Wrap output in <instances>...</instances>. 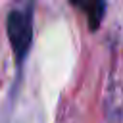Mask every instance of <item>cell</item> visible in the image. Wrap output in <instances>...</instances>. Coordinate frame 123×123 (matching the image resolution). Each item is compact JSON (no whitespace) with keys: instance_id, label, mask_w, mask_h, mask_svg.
Wrapping results in <instances>:
<instances>
[{"instance_id":"6da1fadb","label":"cell","mask_w":123,"mask_h":123,"mask_svg":"<svg viewBox=\"0 0 123 123\" xmlns=\"http://www.w3.org/2000/svg\"><path fill=\"white\" fill-rule=\"evenodd\" d=\"M33 12H35V2L23 0L17 2L8 13V21H6L8 38L19 65L25 62L33 42Z\"/></svg>"},{"instance_id":"7a4b0ae2","label":"cell","mask_w":123,"mask_h":123,"mask_svg":"<svg viewBox=\"0 0 123 123\" xmlns=\"http://www.w3.org/2000/svg\"><path fill=\"white\" fill-rule=\"evenodd\" d=\"M79 10L85 12L86 19H88V25L92 31L98 29L102 17H104V8H106V2L104 0H71Z\"/></svg>"}]
</instances>
